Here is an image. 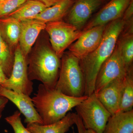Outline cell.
<instances>
[{"mask_svg": "<svg viewBox=\"0 0 133 133\" xmlns=\"http://www.w3.org/2000/svg\"><path fill=\"white\" fill-rule=\"evenodd\" d=\"M125 22L119 19L106 27L101 43L91 53L79 59L85 83V96L94 93L96 78L102 65L111 56L123 31Z\"/></svg>", "mask_w": 133, "mask_h": 133, "instance_id": "obj_1", "label": "cell"}, {"mask_svg": "<svg viewBox=\"0 0 133 133\" xmlns=\"http://www.w3.org/2000/svg\"><path fill=\"white\" fill-rule=\"evenodd\" d=\"M87 97H74L68 96L55 88H50L41 84L32 99L42 120L43 125H48L63 118L70 110Z\"/></svg>", "mask_w": 133, "mask_h": 133, "instance_id": "obj_2", "label": "cell"}, {"mask_svg": "<svg viewBox=\"0 0 133 133\" xmlns=\"http://www.w3.org/2000/svg\"><path fill=\"white\" fill-rule=\"evenodd\" d=\"M59 58L49 47H41L30 59L29 79L38 80L49 88H55L61 67Z\"/></svg>", "mask_w": 133, "mask_h": 133, "instance_id": "obj_3", "label": "cell"}, {"mask_svg": "<svg viewBox=\"0 0 133 133\" xmlns=\"http://www.w3.org/2000/svg\"><path fill=\"white\" fill-rule=\"evenodd\" d=\"M62 58L55 89L71 97L85 96L84 80L79 59L70 52L64 54Z\"/></svg>", "mask_w": 133, "mask_h": 133, "instance_id": "obj_4", "label": "cell"}, {"mask_svg": "<svg viewBox=\"0 0 133 133\" xmlns=\"http://www.w3.org/2000/svg\"><path fill=\"white\" fill-rule=\"evenodd\" d=\"M77 115L85 129L103 133L111 115L93 93L76 107Z\"/></svg>", "mask_w": 133, "mask_h": 133, "instance_id": "obj_5", "label": "cell"}, {"mask_svg": "<svg viewBox=\"0 0 133 133\" xmlns=\"http://www.w3.org/2000/svg\"><path fill=\"white\" fill-rule=\"evenodd\" d=\"M45 30L49 36L52 50L59 58L83 33L76 26L62 21L47 23Z\"/></svg>", "mask_w": 133, "mask_h": 133, "instance_id": "obj_6", "label": "cell"}, {"mask_svg": "<svg viewBox=\"0 0 133 133\" xmlns=\"http://www.w3.org/2000/svg\"><path fill=\"white\" fill-rule=\"evenodd\" d=\"M14 55L11 75L1 86L30 96L33 91V84L29 78L27 58L23 54L19 46L16 47Z\"/></svg>", "mask_w": 133, "mask_h": 133, "instance_id": "obj_7", "label": "cell"}, {"mask_svg": "<svg viewBox=\"0 0 133 133\" xmlns=\"http://www.w3.org/2000/svg\"><path fill=\"white\" fill-rule=\"evenodd\" d=\"M128 71L118 44L112 55L100 69L95 81L94 93L99 92L112 81L125 77Z\"/></svg>", "mask_w": 133, "mask_h": 133, "instance_id": "obj_8", "label": "cell"}, {"mask_svg": "<svg viewBox=\"0 0 133 133\" xmlns=\"http://www.w3.org/2000/svg\"><path fill=\"white\" fill-rule=\"evenodd\" d=\"M106 25L93 27L83 31L69 48V52L80 59L91 53L101 43Z\"/></svg>", "mask_w": 133, "mask_h": 133, "instance_id": "obj_9", "label": "cell"}, {"mask_svg": "<svg viewBox=\"0 0 133 133\" xmlns=\"http://www.w3.org/2000/svg\"><path fill=\"white\" fill-rule=\"evenodd\" d=\"M0 95L7 98L18 108L20 112L25 117V123L43 125L42 120L37 111L32 98L30 96L9 90L1 86Z\"/></svg>", "mask_w": 133, "mask_h": 133, "instance_id": "obj_10", "label": "cell"}, {"mask_svg": "<svg viewBox=\"0 0 133 133\" xmlns=\"http://www.w3.org/2000/svg\"><path fill=\"white\" fill-rule=\"evenodd\" d=\"M126 77L120 78L112 81L95 94L111 116L119 111Z\"/></svg>", "mask_w": 133, "mask_h": 133, "instance_id": "obj_11", "label": "cell"}, {"mask_svg": "<svg viewBox=\"0 0 133 133\" xmlns=\"http://www.w3.org/2000/svg\"><path fill=\"white\" fill-rule=\"evenodd\" d=\"M132 0H111L101 10L84 28L83 31L93 27L106 25L120 19Z\"/></svg>", "mask_w": 133, "mask_h": 133, "instance_id": "obj_12", "label": "cell"}, {"mask_svg": "<svg viewBox=\"0 0 133 133\" xmlns=\"http://www.w3.org/2000/svg\"><path fill=\"white\" fill-rule=\"evenodd\" d=\"M103 2V0H78L70 10L68 15L69 23L81 30L91 15Z\"/></svg>", "mask_w": 133, "mask_h": 133, "instance_id": "obj_13", "label": "cell"}, {"mask_svg": "<svg viewBox=\"0 0 133 133\" xmlns=\"http://www.w3.org/2000/svg\"><path fill=\"white\" fill-rule=\"evenodd\" d=\"M45 26L46 24L36 19L21 22L19 47L26 58L40 33L45 30Z\"/></svg>", "mask_w": 133, "mask_h": 133, "instance_id": "obj_14", "label": "cell"}, {"mask_svg": "<svg viewBox=\"0 0 133 133\" xmlns=\"http://www.w3.org/2000/svg\"><path fill=\"white\" fill-rule=\"evenodd\" d=\"M77 114L68 112L59 121L48 125L27 124L26 128L31 133H65L75 124Z\"/></svg>", "mask_w": 133, "mask_h": 133, "instance_id": "obj_15", "label": "cell"}, {"mask_svg": "<svg viewBox=\"0 0 133 133\" xmlns=\"http://www.w3.org/2000/svg\"><path fill=\"white\" fill-rule=\"evenodd\" d=\"M103 133H133V110L112 115Z\"/></svg>", "mask_w": 133, "mask_h": 133, "instance_id": "obj_16", "label": "cell"}, {"mask_svg": "<svg viewBox=\"0 0 133 133\" xmlns=\"http://www.w3.org/2000/svg\"><path fill=\"white\" fill-rule=\"evenodd\" d=\"M73 3L72 0H61L55 5L46 8L35 19L45 24L62 21Z\"/></svg>", "mask_w": 133, "mask_h": 133, "instance_id": "obj_17", "label": "cell"}, {"mask_svg": "<svg viewBox=\"0 0 133 133\" xmlns=\"http://www.w3.org/2000/svg\"><path fill=\"white\" fill-rule=\"evenodd\" d=\"M21 30L20 21L10 17L0 19V31L9 47H17L19 42Z\"/></svg>", "mask_w": 133, "mask_h": 133, "instance_id": "obj_18", "label": "cell"}, {"mask_svg": "<svg viewBox=\"0 0 133 133\" xmlns=\"http://www.w3.org/2000/svg\"><path fill=\"white\" fill-rule=\"evenodd\" d=\"M46 8L41 2L37 0H28L6 17H12L20 22L35 19Z\"/></svg>", "mask_w": 133, "mask_h": 133, "instance_id": "obj_19", "label": "cell"}, {"mask_svg": "<svg viewBox=\"0 0 133 133\" xmlns=\"http://www.w3.org/2000/svg\"><path fill=\"white\" fill-rule=\"evenodd\" d=\"M133 107V73L132 68L129 69L126 76L119 112L131 111Z\"/></svg>", "mask_w": 133, "mask_h": 133, "instance_id": "obj_20", "label": "cell"}, {"mask_svg": "<svg viewBox=\"0 0 133 133\" xmlns=\"http://www.w3.org/2000/svg\"><path fill=\"white\" fill-rule=\"evenodd\" d=\"M14 60V55L10 50L9 46L3 39L0 31V65L7 78L11 75Z\"/></svg>", "mask_w": 133, "mask_h": 133, "instance_id": "obj_21", "label": "cell"}, {"mask_svg": "<svg viewBox=\"0 0 133 133\" xmlns=\"http://www.w3.org/2000/svg\"><path fill=\"white\" fill-rule=\"evenodd\" d=\"M118 44L125 66L128 71L132 67L133 36L132 33L126 35Z\"/></svg>", "mask_w": 133, "mask_h": 133, "instance_id": "obj_22", "label": "cell"}, {"mask_svg": "<svg viewBox=\"0 0 133 133\" xmlns=\"http://www.w3.org/2000/svg\"><path fill=\"white\" fill-rule=\"evenodd\" d=\"M28 0H5L0 1V19L14 12Z\"/></svg>", "mask_w": 133, "mask_h": 133, "instance_id": "obj_23", "label": "cell"}, {"mask_svg": "<svg viewBox=\"0 0 133 133\" xmlns=\"http://www.w3.org/2000/svg\"><path fill=\"white\" fill-rule=\"evenodd\" d=\"M21 114L20 111H16L12 115L6 117L5 120L12 127L15 133H31L22 123Z\"/></svg>", "mask_w": 133, "mask_h": 133, "instance_id": "obj_24", "label": "cell"}, {"mask_svg": "<svg viewBox=\"0 0 133 133\" xmlns=\"http://www.w3.org/2000/svg\"><path fill=\"white\" fill-rule=\"evenodd\" d=\"M133 14V0H132L123 15L122 19L124 21H128L132 19Z\"/></svg>", "mask_w": 133, "mask_h": 133, "instance_id": "obj_25", "label": "cell"}, {"mask_svg": "<svg viewBox=\"0 0 133 133\" xmlns=\"http://www.w3.org/2000/svg\"><path fill=\"white\" fill-rule=\"evenodd\" d=\"M8 101L9 100L7 98L0 95V119L2 116L3 112L7 104Z\"/></svg>", "mask_w": 133, "mask_h": 133, "instance_id": "obj_26", "label": "cell"}, {"mask_svg": "<svg viewBox=\"0 0 133 133\" xmlns=\"http://www.w3.org/2000/svg\"><path fill=\"white\" fill-rule=\"evenodd\" d=\"M75 124H76V126H77L78 133H83L84 127L83 126L81 118L77 115L76 116V122H75Z\"/></svg>", "mask_w": 133, "mask_h": 133, "instance_id": "obj_27", "label": "cell"}, {"mask_svg": "<svg viewBox=\"0 0 133 133\" xmlns=\"http://www.w3.org/2000/svg\"><path fill=\"white\" fill-rule=\"evenodd\" d=\"M37 1L42 3L45 5L46 7L48 8L55 5L61 0H37Z\"/></svg>", "mask_w": 133, "mask_h": 133, "instance_id": "obj_28", "label": "cell"}, {"mask_svg": "<svg viewBox=\"0 0 133 133\" xmlns=\"http://www.w3.org/2000/svg\"><path fill=\"white\" fill-rule=\"evenodd\" d=\"M6 79L2 67L0 65V86L5 82Z\"/></svg>", "mask_w": 133, "mask_h": 133, "instance_id": "obj_29", "label": "cell"}, {"mask_svg": "<svg viewBox=\"0 0 133 133\" xmlns=\"http://www.w3.org/2000/svg\"><path fill=\"white\" fill-rule=\"evenodd\" d=\"M83 133H97L95 131H93L91 129H87L85 128H84V132Z\"/></svg>", "mask_w": 133, "mask_h": 133, "instance_id": "obj_30", "label": "cell"}, {"mask_svg": "<svg viewBox=\"0 0 133 133\" xmlns=\"http://www.w3.org/2000/svg\"><path fill=\"white\" fill-rule=\"evenodd\" d=\"M5 1V0H0V1Z\"/></svg>", "mask_w": 133, "mask_h": 133, "instance_id": "obj_31", "label": "cell"}, {"mask_svg": "<svg viewBox=\"0 0 133 133\" xmlns=\"http://www.w3.org/2000/svg\"><path fill=\"white\" fill-rule=\"evenodd\" d=\"M72 1H74V0H72Z\"/></svg>", "mask_w": 133, "mask_h": 133, "instance_id": "obj_32", "label": "cell"}]
</instances>
